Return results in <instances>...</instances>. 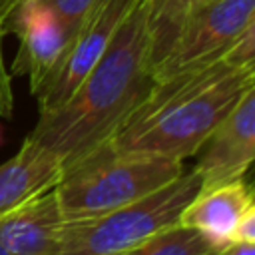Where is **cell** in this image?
I'll use <instances>...</instances> for the list:
<instances>
[{"instance_id": "6da1fadb", "label": "cell", "mask_w": 255, "mask_h": 255, "mask_svg": "<svg viewBox=\"0 0 255 255\" xmlns=\"http://www.w3.org/2000/svg\"><path fill=\"white\" fill-rule=\"evenodd\" d=\"M151 84L145 10L135 0L92 72L62 106L38 116L24 141L54 157L64 171L106 143Z\"/></svg>"}, {"instance_id": "7a4b0ae2", "label": "cell", "mask_w": 255, "mask_h": 255, "mask_svg": "<svg viewBox=\"0 0 255 255\" xmlns=\"http://www.w3.org/2000/svg\"><path fill=\"white\" fill-rule=\"evenodd\" d=\"M255 88V68L223 56L155 80L143 100L108 139L124 153L183 161L199 149L217 124Z\"/></svg>"}, {"instance_id": "3957f363", "label": "cell", "mask_w": 255, "mask_h": 255, "mask_svg": "<svg viewBox=\"0 0 255 255\" xmlns=\"http://www.w3.org/2000/svg\"><path fill=\"white\" fill-rule=\"evenodd\" d=\"M183 171V161L124 153L106 141L66 167L54 189L64 221H78L137 201L167 185Z\"/></svg>"}, {"instance_id": "277c9868", "label": "cell", "mask_w": 255, "mask_h": 255, "mask_svg": "<svg viewBox=\"0 0 255 255\" xmlns=\"http://www.w3.org/2000/svg\"><path fill=\"white\" fill-rule=\"evenodd\" d=\"M199 189L201 177L191 169L124 207L90 219L66 221L58 255H124L155 233L177 225L183 207Z\"/></svg>"}, {"instance_id": "5b68a950", "label": "cell", "mask_w": 255, "mask_h": 255, "mask_svg": "<svg viewBox=\"0 0 255 255\" xmlns=\"http://www.w3.org/2000/svg\"><path fill=\"white\" fill-rule=\"evenodd\" d=\"M255 24V0H193L167 56L153 68L155 80L211 62Z\"/></svg>"}, {"instance_id": "8992f818", "label": "cell", "mask_w": 255, "mask_h": 255, "mask_svg": "<svg viewBox=\"0 0 255 255\" xmlns=\"http://www.w3.org/2000/svg\"><path fill=\"white\" fill-rule=\"evenodd\" d=\"M201 189L243 179L255 159V88L217 124L195 151Z\"/></svg>"}, {"instance_id": "52a82bcc", "label": "cell", "mask_w": 255, "mask_h": 255, "mask_svg": "<svg viewBox=\"0 0 255 255\" xmlns=\"http://www.w3.org/2000/svg\"><path fill=\"white\" fill-rule=\"evenodd\" d=\"M135 0H100L88 22L76 34L68 52L64 54L54 78L42 90L38 100V112H50L62 106L82 80L92 72L102 54L106 52L120 22L131 10Z\"/></svg>"}, {"instance_id": "ba28073f", "label": "cell", "mask_w": 255, "mask_h": 255, "mask_svg": "<svg viewBox=\"0 0 255 255\" xmlns=\"http://www.w3.org/2000/svg\"><path fill=\"white\" fill-rule=\"evenodd\" d=\"M10 34L20 38V46L10 76H24L30 94L38 98L54 78L66 50L68 40L58 16L42 0H24L16 12Z\"/></svg>"}, {"instance_id": "9c48e42d", "label": "cell", "mask_w": 255, "mask_h": 255, "mask_svg": "<svg viewBox=\"0 0 255 255\" xmlns=\"http://www.w3.org/2000/svg\"><path fill=\"white\" fill-rule=\"evenodd\" d=\"M64 223L50 187L0 215V247L8 255H58Z\"/></svg>"}, {"instance_id": "30bf717a", "label": "cell", "mask_w": 255, "mask_h": 255, "mask_svg": "<svg viewBox=\"0 0 255 255\" xmlns=\"http://www.w3.org/2000/svg\"><path fill=\"white\" fill-rule=\"evenodd\" d=\"M255 207L253 189L245 179L199 191L181 211L179 225L195 229L215 247L231 245V233L241 215Z\"/></svg>"}, {"instance_id": "8fae6325", "label": "cell", "mask_w": 255, "mask_h": 255, "mask_svg": "<svg viewBox=\"0 0 255 255\" xmlns=\"http://www.w3.org/2000/svg\"><path fill=\"white\" fill-rule=\"evenodd\" d=\"M62 169L48 153L22 141L16 155L0 163V215L56 185Z\"/></svg>"}, {"instance_id": "7c38bea8", "label": "cell", "mask_w": 255, "mask_h": 255, "mask_svg": "<svg viewBox=\"0 0 255 255\" xmlns=\"http://www.w3.org/2000/svg\"><path fill=\"white\" fill-rule=\"evenodd\" d=\"M193 0H141L145 10V26L149 40V68L167 56L181 20ZM153 78V76H151Z\"/></svg>"}, {"instance_id": "4fadbf2b", "label": "cell", "mask_w": 255, "mask_h": 255, "mask_svg": "<svg viewBox=\"0 0 255 255\" xmlns=\"http://www.w3.org/2000/svg\"><path fill=\"white\" fill-rule=\"evenodd\" d=\"M221 251L223 249L215 247L195 229L177 223L155 233L124 255H219Z\"/></svg>"}, {"instance_id": "5bb4252c", "label": "cell", "mask_w": 255, "mask_h": 255, "mask_svg": "<svg viewBox=\"0 0 255 255\" xmlns=\"http://www.w3.org/2000/svg\"><path fill=\"white\" fill-rule=\"evenodd\" d=\"M42 2L48 8H52V12L58 16L60 24L64 26L68 48H70L76 34L88 22V18L92 16V12H94V8L98 6L100 0H42Z\"/></svg>"}, {"instance_id": "9a60e30c", "label": "cell", "mask_w": 255, "mask_h": 255, "mask_svg": "<svg viewBox=\"0 0 255 255\" xmlns=\"http://www.w3.org/2000/svg\"><path fill=\"white\" fill-rule=\"evenodd\" d=\"M14 114V90H12V76L4 64L2 40H0V118L10 120Z\"/></svg>"}, {"instance_id": "2e32d148", "label": "cell", "mask_w": 255, "mask_h": 255, "mask_svg": "<svg viewBox=\"0 0 255 255\" xmlns=\"http://www.w3.org/2000/svg\"><path fill=\"white\" fill-rule=\"evenodd\" d=\"M255 245V207L247 209L231 233V245Z\"/></svg>"}, {"instance_id": "e0dca14e", "label": "cell", "mask_w": 255, "mask_h": 255, "mask_svg": "<svg viewBox=\"0 0 255 255\" xmlns=\"http://www.w3.org/2000/svg\"><path fill=\"white\" fill-rule=\"evenodd\" d=\"M24 0H0V40L10 36L12 22L16 18V12Z\"/></svg>"}, {"instance_id": "ac0fdd59", "label": "cell", "mask_w": 255, "mask_h": 255, "mask_svg": "<svg viewBox=\"0 0 255 255\" xmlns=\"http://www.w3.org/2000/svg\"><path fill=\"white\" fill-rule=\"evenodd\" d=\"M219 255H255V245H237V243H233V245L225 247Z\"/></svg>"}, {"instance_id": "d6986e66", "label": "cell", "mask_w": 255, "mask_h": 255, "mask_svg": "<svg viewBox=\"0 0 255 255\" xmlns=\"http://www.w3.org/2000/svg\"><path fill=\"white\" fill-rule=\"evenodd\" d=\"M2 143H4V128L0 126V145H2Z\"/></svg>"}, {"instance_id": "ffe728a7", "label": "cell", "mask_w": 255, "mask_h": 255, "mask_svg": "<svg viewBox=\"0 0 255 255\" xmlns=\"http://www.w3.org/2000/svg\"><path fill=\"white\" fill-rule=\"evenodd\" d=\"M0 255H8V253H6V251H4L2 247H0Z\"/></svg>"}]
</instances>
